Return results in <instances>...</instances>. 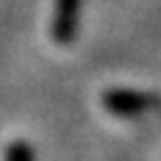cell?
I'll return each instance as SVG.
<instances>
[{
    "label": "cell",
    "instance_id": "1",
    "mask_svg": "<svg viewBox=\"0 0 161 161\" xmlns=\"http://www.w3.org/2000/svg\"><path fill=\"white\" fill-rule=\"evenodd\" d=\"M99 107L107 117L131 121L144 119L146 114H159L161 99L139 89H104L99 94Z\"/></svg>",
    "mask_w": 161,
    "mask_h": 161
},
{
    "label": "cell",
    "instance_id": "2",
    "mask_svg": "<svg viewBox=\"0 0 161 161\" xmlns=\"http://www.w3.org/2000/svg\"><path fill=\"white\" fill-rule=\"evenodd\" d=\"M80 20V0H52V18H50V40L55 45H69Z\"/></svg>",
    "mask_w": 161,
    "mask_h": 161
}]
</instances>
